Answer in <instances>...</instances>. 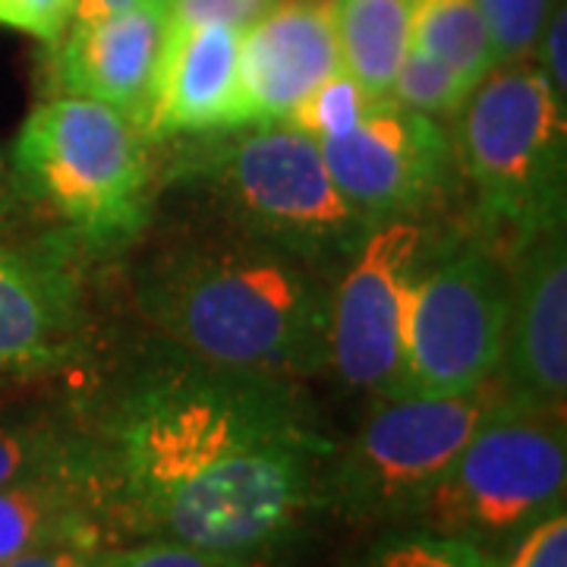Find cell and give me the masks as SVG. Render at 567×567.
<instances>
[{"label":"cell","mask_w":567,"mask_h":567,"mask_svg":"<svg viewBox=\"0 0 567 567\" xmlns=\"http://www.w3.org/2000/svg\"><path fill=\"white\" fill-rule=\"evenodd\" d=\"M85 486L140 539L256 558L324 507L338 442L297 379L145 353L82 416Z\"/></svg>","instance_id":"cell-1"},{"label":"cell","mask_w":567,"mask_h":567,"mask_svg":"<svg viewBox=\"0 0 567 567\" xmlns=\"http://www.w3.org/2000/svg\"><path fill=\"white\" fill-rule=\"evenodd\" d=\"M331 287L316 265L212 212L148 240L130 271L133 303L164 344L297 382L328 369Z\"/></svg>","instance_id":"cell-2"},{"label":"cell","mask_w":567,"mask_h":567,"mask_svg":"<svg viewBox=\"0 0 567 567\" xmlns=\"http://www.w3.org/2000/svg\"><path fill=\"white\" fill-rule=\"evenodd\" d=\"M164 183L199 189L212 215L300 256L328 278H338L375 230L331 181L319 142L290 123L189 140Z\"/></svg>","instance_id":"cell-3"},{"label":"cell","mask_w":567,"mask_h":567,"mask_svg":"<svg viewBox=\"0 0 567 567\" xmlns=\"http://www.w3.org/2000/svg\"><path fill=\"white\" fill-rule=\"evenodd\" d=\"M152 145L140 123L107 104L51 95L10 145V189L95 256L121 252L152 227Z\"/></svg>","instance_id":"cell-4"},{"label":"cell","mask_w":567,"mask_h":567,"mask_svg":"<svg viewBox=\"0 0 567 567\" xmlns=\"http://www.w3.org/2000/svg\"><path fill=\"white\" fill-rule=\"evenodd\" d=\"M454 155L488 240L565 224L567 104L533 61L498 63L454 117Z\"/></svg>","instance_id":"cell-5"},{"label":"cell","mask_w":567,"mask_h":567,"mask_svg":"<svg viewBox=\"0 0 567 567\" xmlns=\"http://www.w3.org/2000/svg\"><path fill=\"white\" fill-rule=\"evenodd\" d=\"M565 410L498 401L416 511L413 527L502 558L536 524L565 511Z\"/></svg>","instance_id":"cell-6"},{"label":"cell","mask_w":567,"mask_h":567,"mask_svg":"<svg viewBox=\"0 0 567 567\" xmlns=\"http://www.w3.org/2000/svg\"><path fill=\"white\" fill-rule=\"evenodd\" d=\"M498 401L505 394L495 382L461 394L375 398L357 435L331 457L324 505L369 524H413Z\"/></svg>","instance_id":"cell-7"},{"label":"cell","mask_w":567,"mask_h":567,"mask_svg":"<svg viewBox=\"0 0 567 567\" xmlns=\"http://www.w3.org/2000/svg\"><path fill=\"white\" fill-rule=\"evenodd\" d=\"M92 259L13 189L0 196V388L58 375L89 353Z\"/></svg>","instance_id":"cell-8"},{"label":"cell","mask_w":567,"mask_h":567,"mask_svg":"<svg viewBox=\"0 0 567 567\" xmlns=\"http://www.w3.org/2000/svg\"><path fill=\"white\" fill-rule=\"evenodd\" d=\"M505 312V246L476 234L429 249L406 297L401 394H461L492 382Z\"/></svg>","instance_id":"cell-9"},{"label":"cell","mask_w":567,"mask_h":567,"mask_svg":"<svg viewBox=\"0 0 567 567\" xmlns=\"http://www.w3.org/2000/svg\"><path fill=\"white\" fill-rule=\"evenodd\" d=\"M429 256L420 218L379 224L331 287L328 369L347 388L394 398L404 385L406 297Z\"/></svg>","instance_id":"cell-10"},{"label":"cell","mask_w":567,"mask_h":567,"mask_svg":"<svg viewBox=\"0 0 567 567\" xmlns=\"http://www.w3.org/2000/svg\"><path fill=\"white\" fill-rule=\"evenodd\" d=\"M319 148L341 196L372 227L420 218L445 196L457 171L447 123L388 95L350 133L319 142Z\"/></svg>","instance_id":"cell-11"},{"label":"cell","mask_w":567,"mask_h":567,"mask_svg":"<svg viewBox=\"0 0 567 567\" xmlns=\"http://www.w3.org/2000/svg\"><path fill=\"white\" fill-rule=\"evenodd\" d=\"M507 312L495 385L505 401L565 410L567 234L551 224L505 249Z\"/></svg>","instance_id":"cell-12"},{"label":"cell","mask_w":567,"mask_h":567,"mask_svg":"<svg viewBox=\"0 0 567 567\" xmlns=\"http://www.w3.org/2000/svg\"><path fill=\"white\" fill-rule=\"evenodd\" d=\"M51 48L48 92L102 102L145 126L167 48V0L70 22Z\"/></svg>","instance_id":"cell-13"},{"label":"cell","mask_w":567,"mask_h":567,"mask_svg":"<svg viewBox=\"0 0 567 567\" xmlns=\"http://www.w3.org/2000/svg\"><path fill=\"white\" fill-rule=\"evenodd\" d=\"M341 66L331 0H275L240 32V126L287 123Z\"/></svg>","instance_id":"cell-14"},{"label":"cell","mask_w":567,"mask_h":567,"mask_svg":"<svg viewBox=\"0 0 567 567\" xmlns=\"http://www.w3.org/2000/svg\"><path fill=\"white\" fill-rule=\"evenodd\" d=\"M240 32L212 22L167 35L142 126L148 140H199L240 126Z\"/></svg>","instance_id":"cell-15"},{"label":"cell","mask_w":567,"mask_h":567,"mask_svg":"<svg viewBox=\"0 0 567 567\" xmlns=\"http://www.w3.org/2000/svg\"><path fill=\"white\" fill-rule=\"evenodd\" d=\"M102 514L80 483H22L0 488V567L44 546L95 548Z\"/></svg>","instance_id":"cell-16"},{"label":"cell","mask_w":567,"mask_h":567,"mask_svg":"<svg viewBox=\"0 0 567 567\" xmlns=\"http://www.w3.org/2000/svg\"><path fill=\"white\" fill-rule=\"evenodd\" d=\"M48 480L85 486V432L80 413L32 410L0 416V488Z\"/></svg>","instance_id":"cell-17"},{"label":"cell","mask_w":567,"mask_h":567,"mask_svg":"<svg viewBox=\"0 0 567 567\" xmlns=\"http://www.w3.org/2000/svg\"><path fill=\"white\" fill-rule=\"evenodd\" d=\"M344 70L369 95L385 99L410 51L413 0H331Z\"/></svg>","instance_id":"cell-18"},{"label":"cell","mask_w":567,"mask_h":567,"mask_svg":"<svg viewBox=\"0 0 567 567\" xmlns=\"http://www.w3.org/2000/svg\"><path fill=\"white\" fill-rule=\"evenodd\" d=\"M410 48L451 66L470 85L498 66L488 22L476 0H413Z\"/></svg>","instance_id":"cell-19"},{"label":"cell","mask_w":567,"mask_h":567,"mask_svg":"<svg viewBox=\"0 0 567 567\" xmlns=\"http://www.w3.org/2000/svg\"><path fill=\"white\" fill-rule=\"evenodd\" d=\"M470 89L473 85L461 80L451 66L410 48L391 80L388 99H394L398 104H404L416 114H425L432 121L447 123L457 117Z\"/></svg>","instance_id":"cell-20"},{"label":"cell","mask_w":567,"mask_h":567,"mask_svg":"<svg viewBox=\"0 0 567 567\" xmlns=\"http://www.w3.org/2000/svg\"><path fill=\"white\" fill-rule=\"evenodd\" d=\"M360 567H502V558L457 536L413 527L385 536Z\"/></svg>","instance_id":"cell-21"},{"label":"cell","mask_w":567,"mask_h":567,"mask_svg":"<svg viewBox=\"0 0 567 567\" xmlns=\"http://www.w3.org/2000/svg\"><path fill=\"white\" fill-rule=\"evenodd\" d=\"M375 102L379 99L369 95L363 85L353 80V73L341 66L319 89H312L306 95L300 107L287 117V123L297 126L306 136H312L316 142L338 140L363 121Z\"/></svg>","instance_id":"cell-22"},{"label":"cell","mask_w":567,"mask_h":567,"mask_svg":"<svg viewBox=\"0 0 567 567\" xmlns=\"http://www.w3.org/2000/svg\"><path fill=\"white\" fill-rule=\"evenodd\" d=\"M492 32L498 63L529 61L555 0H476Z\"/></svg>","instance_id":"cell-23"},{"label":"cell","mask_w":567,"mask_h":567,"mask_svg":"<svg viewBox=\"0 0 567 567\" xmlns=\"http://www.w3.org/2000/svg\"><path fill=\"white\" fill-rule=\"evenodd\" d=\"M99 567H256L252 558L224 555L208 548L164 543V539H142L136 546L114 548L99 555Z\"/></svg>","instance_id":"cell-24"},{"label":"cell","mask_w":567,"mask_h":567,"mask_svg":"<svg viewBox=\"0 0 567 567\" xmlns=\"http://www.w3.org/2000/svg\"><path fill=\"white\" fill-rule=\"evenodd\" d=\"M271 7L275 0H167V35H181L212 22L246 29Z\"/></svg>","instance_id":"cell-25"},{"label":"cell","mask_w":567,"mask_h":567,"mask_svg":"<svg viewBox=\"0 0 567 567\" xmlns=\"http://www.w3.org/2000/svg\"><path fill=\"white\" fill-rule=\"evenodd\" d=\"M73 22V0H0V25L54 44Z\"/></svg>","instance_id":"cell-26"},{"label":"cell","mask_w":567,"mask_h":567,"mask_svg":"<svg viewBox=\"0 0 567 567\" xmlns=\"http://www.w3.org/2000/svg\"><path fill=\"white\" fill-rule=\"evenodd\" d=\"M502 567H567V517L555 511L502 555Z\"/></svg>","instance_id":"cell-27"},{"label":"cell","mask_w":567,"mask_h":567,"mask_svg":"<svg viewBox=\"0 0 567 567\" xmlns=\"http://www.w3.org/2000/svg\"><path fill=\"white\" fill-rule=\"evenodd\" d=\"M536 66L551 85V92L567 104V7L565 0H555L546 22L539 29V39L533 44Z\"/></svg>","instance_id":"cell-28"},{"label":"cell","mask_w":567,"mask_h":567,"mask_svg":"<svg viewBox=\"0 0 567 567\" xmlns=\"http://www.w3.org/2000/svg\"><path fill=\"white\" fill-rule=\"evenodd\" d=\"M99 555L102 551L82 546H44L25 551L3 567H99Z\"/></svg>","instance_id":"cell-29"},{"label":"cell","mask_w":567,"mask_h":567,"mask_svg":"<svg viewBox=\"0 0 567 567\" xmlns=\"http://www.w3.org/2000/svg\"><path fill=\"white\" fill-rule=\"evenodd\" d=\"M142 0H73V22L95 20V17H107L126 7H136Z\"/></svg>","instance_id":"cell-30"}]
</instances>
